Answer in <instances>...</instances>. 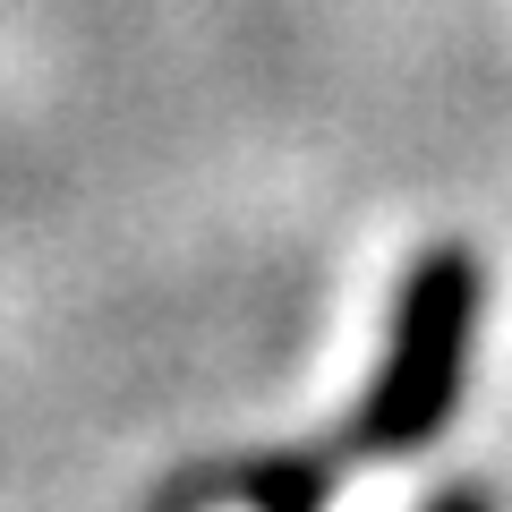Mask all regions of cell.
<instances>
[{"label":"cell","mask_w":512,"mask_h":512,"mask_svg":"<svg viewBox=\"0 0 512 512\" xmlns=\"http://www.w3.org/2000/svg\"><path fill=\"white\" fill-rule=\"evenodd\" d=\"M478 308H487V265L461 239L410 256L402 291H393V325H384L376 376H367L359 410H350V453L367 461H419L444 427L461 419L470 393V350H478Z\"/></svg>","instance_id":"cell-1"},{"label":"cell","mask_w":512,"mask_h":512,"mask_svg":"<svg viewBox=\"0 0 512 512\" xmlns=\"http://www.w3.org/2000/svg\"><path fill=\"white\" fill-rule=\"evenodd\" d=\"M419 512H495V495L478 487V478H444V487H427Z\"/></svg>","instance_id":"cell-3"},{"label":"cell","mask_w":512,"mask_h":512,"mask_svg":"<svg viewBox=\"0 0 512 512\" xmlns=\"http://www.w3.org/2000/svg\"><path fill=\"white\" fill-rule=\"evenodd\" d=\"M333 487H342V461L316 444H274V453H248L222 470L231 512H333Z\"/></svg>","instance_id":"cell-2"}]
</instances>
